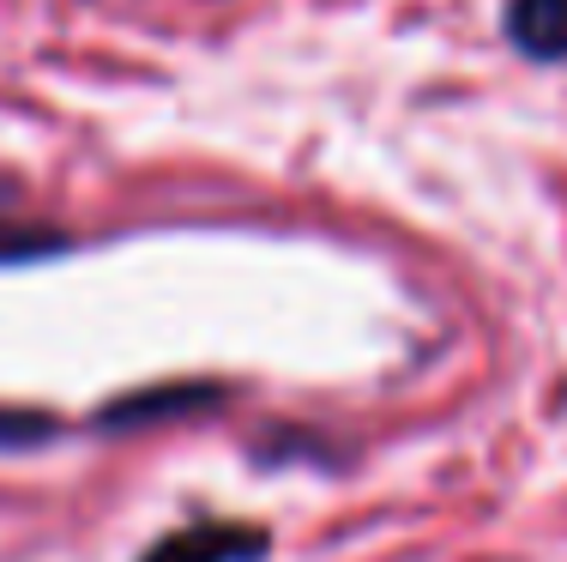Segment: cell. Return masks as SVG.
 <instances>
[{
  "label": "cell",
  "mask_w": 567,
  "mask_h": 562,
  "mask_svg": "<svg viewBox=\"0 0 567 562\" xmlns=\"http://www.w3.org/2000/svg\"><path fill=\"white\" fill-rule=\"evenodd\" d=\"M0 206H12V187L7 182H0Z\"/></svg>",
  "instance_id": "3957f363"
},
{
  "label": "cell",
  "mask_w": 567,
  "mask_h": 562,
  "mask_svg": "<svg viewBox=\"0 0 567 562\" xmlns=\"http://www.w3.org/2000/svg\"><path fill=\"white\" fill-rule=\"evenodd\" d=\"M266 532L260 527H229V520H194V527L157 539L140 562H260Z\"/></svg>",
  "instance_id": "6da1fadb"
},
{
  "label": "cell",
  "mask_w": 567,
  "mask_h": 562,
  "mask_svg": "<svg viewBox=\"0 0 567 562\" xmlns=\"http://www.w3.org/2000/svg\"><path fill=\"white\" fill-rule=\"evenodd\" d=\"M507 37L532 61H567V0H513Z\"/></svg>",
  "instance_id": "7a4b0ae2"
}]
</instances>
